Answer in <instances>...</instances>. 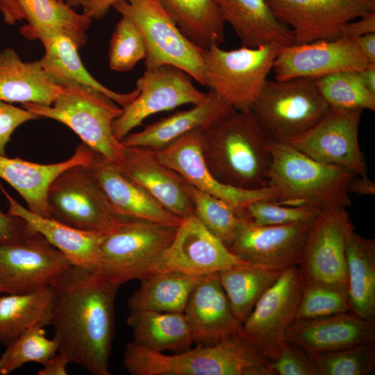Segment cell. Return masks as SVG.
Returning <instances> with one entry per match:
<instances>
[{"mask_svg":"<svg viewBox=\"0 0 375 375\" xmlns=\"http://www.w3.org/2000/svg\"><path fill=\"white\" fill-rule=\"evenodd\" d=\"M51 325L59 352L92 375H110L115 301L119 285L70 265L53 283Z\"/></svg>","mask_w":375,"mask_h":375,"instance_id":"6da1fadb","label":"cell"},{"mask_svg":"<svg viewBox=\"0 0 375 375\" xmlns=\"http://www.w3.org/2000/svg\"><path fill=\"white\" fill-rule=\"evenodd\" d=\"M202 153L208 169L222 183L246 190L268 186L270 142L250 111L231 108L203 129Z\"/></svg>","mask_w":375,"mask_h":375,"instance_id":"7a4b0ae2","label":"cell"},{"mask_svg":"<svg viewBox=\"0 0 375 375\" xmlns=\"http://www.w3.org/2000/svg\"><path fill=\"white\" fill-rule=\"evenodd\" d=\"M123 364L131 375H274L271 360L240 334L173 355L128 342Z\"/></svg>","mask_w":375,"mask_h":375,"instance_id":"3957f363","label":"cell"},{"mask_svg":"<svg viewBox=\"0 0 375 375\" xmlns=\"http://www.w3.org/2000/svg\"><path fill=\"white\" fill-rule=\"evenodd\" d=\"M268 185L278 193L276 203L308 206L319 211L351 205L349 185L352 172L317 161L288 143H271Z\"/></svg>","mask_w":375,"mask_h":375,"instance_id":"277c9868","label":"cell"},{"mask_svg":"<svg viewBox=\"0 0 375 375\" xmlns=\"http://www.w3.org/2000/svg\"><path fill=\"white\" fill-rule=\"evenodd\" d=\"M51 106L24 103L22 107L40 118L58 121L72 129L88 147L117 164L125 147L114 135L112 124L122 112L112 99L90 87L67 83Z\"/></svg>","mask_w":375,"mask_h":375,"instance_id":"5b68a950","label":"cell"},{"mask_svg":"<svg viewBox=\"0 0 375 375\" xmlns=\"http://www.w3.org/2000/svg\"><path fill=\"white\" fill-rule=\"evenodd\" d=\"M177 226L122 218L105 234L95 272L119 285L153 272Z\"/></svg>","mask_w":375,"mask_h":375,"instance_id":"8992f818","label":"cell"},{"mask_svg":"<svg viewBox=\"0 0 375 375\" xmlns=\"http://www.w3.org/2000/svg\"><path fill=\"white\" fill-rule=\"evenodd\" d=\"M315 79L267 80L250 112L271 143H288L314 126L326 112Z\"/></svg>","mask_w":375,"mask_h":375,"instance_id":"52a82bcc","label":"cell"},{"mask_svg":"<svg viewBox=\"0 0 375 375\" xmlns=\"http://www.w3.org/2000/svg\"><path fill=\"white\" fill-rule=\"evenodd\" d=\"M280 47L265 44L224 50L212 44L205 51V86L231 108L250 111L272 70Z\"/></svg>","mask_w":375,"mask_h":375,"instance_id":"ba28073f","label":"cell"},{"mask_svg":"<svg viewBox=\"0 0 375 375\" xmlns=\"http://www.w3.org/2000/svg\"><path fill=\"white\" fill-rule=\"evenodd\" d=\"M112 8L140 31L147 49L146 69L174 66L205 86L206 50L182 33L157 0H125Z\"/></svg>","mask_w":375,"mask_h":375,"instance_id":"9c48e42d","label":"cell"},{"mask_svg":"<svg viewBox=\"0 0 375 375\" xmlns=\"http://www.w3.org/2000/svg\"><path fill=\"white\" fill-rule=\"evenodd\" d=\"M50 217L72 228L106 234L119 223L89 165H76L60 173L47 193Z\"/></svg>","mask_w":375,"mask_h":375,"instance_id":"30bf717a","label":"cell"},{"mask_svg":"<svg viewBox=\"0 0 375 375\" xmlns=\"http://www.w3.org/2000/svg\"><path fill=\"white\" fill-rule=\"evenodd\" d=\"M304 283L299 265L283 269L242 324L240 335L271 361L278 354L285 331L295 319Z\"/></svg>","mask_w":375,"mask_h":375,"instance_id":"8fae6325","label":"cell"},{"mask_svg":"<svg viewBox=\"0 0 375 375\" xmlns=\"http://www.w3.org/2000/svg\"><path fill=\"white\" fill-rule=\"evenodd\" d=\"M138 94L114 121L113 133L122 141L152 115L173 110L185 104H197L208 92L198 90L192 77L171 65L146 69L136 82Z\"/></svg>","mask_w":375,"mask_h":375,"instance_id":"7c38bea8","label":"cell"},{"mask_svg":"<svg viewBox=\"0 0 375 375\" xmlns=\"http://www.w3.org/2000/svg\"><path fill=\"white\" fill-rule=\"evenodd\" d=\"M362 111L330 107L314 126L288 143L317 161L367 175L358 142Z\"/></svg>","mask_w":375,"mask_h":375,"instance_id":"4fadbf2b","label":"cell"},{"mask_svg":"<svg viewBox=\"0 0 375 375\" xmlns=\"http://www.w3.org/2000/svg\"><path fill=\"white\" fill-rule=\"evenodd\" d=\"M72 263L40 233L0 244V294H24L54 281Z\"/></svg>","mask_w":375,"mask_h":375,"instance_id":"5bb4252c","label":"cell"},{"mask_svg":"<svg viewBox=\"0 0 375 375\" xmlns=\"http://www.w3.org/2000/svg\"><path fill=\"white\" fill-rule=\"evenodd\" d=\"M277 19L287 26L296 44L333 40L347 23L375 9L365 0H266Z\"/></svg>","mask_w":375,"mask_h":375,"instance_id":"9a60e30c","label":"cell"},{"mask_svg":"<svg viewBox=\"0 0 375 375\" xmlns=\"http://www.w3.org/2000/svg\"><path fill=\"white\" fill-rule=\"evenodd\" d=\"M244 263L192 212L181 218L153 272L175 271L201 277Z\"/></svg>","mask_w":375,"mask_h":375,"instance_id":"2e32d148","label":"cell"},{"mask_svg":"<svg viewBox=\"0 0 375 375\" xmlns=\"http://www.w3.org/2000/svg\"><path fill=\"white\" fill-rule=\"evenodd\" d=\"M203 129L190 131L159 151V160L180 174L188 183L235 207L239 212L256 200L276 202V190L268 185L257 190L233 187L219 181L208 169L202 153Z\"/></svg>","mask_w":375,"mask_h":375,"instance_id":"e0dca14e","label":"cell"},{"mask_svg":"<svg viewBox=\"0 0 375 375\" xmlns=\"http://www.w3.org/2000/svg\"><path fill=\"white\" fill-rule=\"evenodd\" d=\"M313 220L262 226L244 221L227 247L250 265L277 270L299 265Z\"/></svg>","mask_w":375,"mask_h":375,"instance_id":"ac0fdd59","label":"cell"},{"mask_svg":"<svg viewBox=\"0 0 375 375\" xmlns=\"http://www.w3.org/2000/svg\"><path fill=\"white\" fill-rule=\"evenodd\" d=\"M351 224L345 208L323 210L315 218L299 265L306 281L347 290L345 236Z\"/></svg>","mask_w":375,"mask_h":375,"instance_id":"d6986e66","label":"cell"},{"mask_svg":"<svg viewBox=\"0 0 375 375\" xmlns=\"http://www.w3.org/2000/svg\"><path fill=\"white\" fill-rule=\"evenodd\" d=\"M368 64L354 40L342 36L280 47L272 70L278 81L317 79L338 72H359Z\"/></svg>","mask_w":375,"mask_h":375,"instance_id":"ffe728a7","label":"cell"},{"mask_svg":"<svg viewBox=\"0 0 375 375\" xmlns=\"http://www.w3.org/2000/svg\"><path fill=\"white\" fill-rule=\"evenodd\" d=\"M285 340L294 343L309 355L333 351L355 345L375 343V321L351 311L321 317L294 319Z\"/></svg>","mask_w":375,"mask_h":375,"instance_id":"44dd1931","label":"cell"},{"mask_svg":"<svg viewBox=\"0 0 375 375\" xmlns=\"http://www.w3.org/2000/svg\"><path fill=\"white\" fill-rule=\"evenodd\" d=\"M193 342L211 345L240 334L242 323L234 315L218 273L201 276L183 312Z\"/></svg>","mask_w":375,"mask_h":375,"instance_id":"7402d4cb","label":"cell"},{"mask_svg":"<svg viewBox=\"0 0 375 375\" xmlns=\"http://www.w3.org/2000/svg\"><path fill=\"white\" fill-rule=\"evenodd\" d=\"M89 167L118 217L179 224L181 218L167 210L142 186L127 177L115 162L94 151Z\"/></svg>","mask_w":375,"mask_h":375,"instance_id":"603a6c76","label":"cell"},{"mask_svg":"<svg viewBox=\"0 0 375 375\" xmlns=\"http://www.w3.org/2000/svg\"><path fill=\"white\" fill-rule=\"evenodd\" d=\"M117 165L122 173L142 186L171 213L183 218L194 212L184 188L185 179L164 165L155 151L125 147L123 160Z\"/></svg>","mask_w":375,"mask_h":375,"instance_id":"cb8c5ba5","label":"cell"},{"mask_svg":"<svg viewBox=\"0 0 375 375\" xmlns=\"http://www.w3.org/2000/svg\"><path fill=\"white\" fill-rule=\"evenodd\" d=\"M21 34L28 40H39L44 54L39 60L41 65L59 85L78 84L95 89L124 108L138 95L136 89L127 93L113 91L101 84L88 71L79 55L78 48L66 34L56 30H29L20 28Z\"/></svg>","mask_w":375,"mask_h":375,"instance_id":"d4e9b609","label":"cell"},{"mask_svg":"<svg viewBox=\"0 0 375 375\" xmlns=\"http://www.w3.org/2000/svg\"><path fill=\"white\" fill-rule=\"evenodd\" d=\"M94 153V150L82 142L69 159L52 164L35 163L19 158H10L0 155V178L21 195L30 211L50 217L47 193L52 182L70 167L89 165Z\"/></svg>","mask_w":375,"mask_h":375,"instance_id":"484cf974","label":"cell"},{"mask_svg":"<svg viewBox=\"0 0 375 375\" xmlns=\"http://www.w3.org/2000/svg\"><path fill=\"white\" fill-rule=\"evenodd\" d=\"M0 13L9 26L24 20L26 24L23 27L26 29L62 32L78 49L87 42L86 32L92 20L60 0H0Z\"/></svg>","mask_w":375,"mask_h":375,"instance_id":"4316f807","label":"cell"},{"mask_svg":"<svg viewBox=\"0 0 375 375\" xmlns=\"http://www.w3.org/2000/svg\"><path fill=\"white\" fill-rule=\"evenodd\" d=\"M8 213L19 217L58 249L73 265L94 269L105 233L78 230L51 217L37 215L18 203L0 183Z\"/></svg>","mask_w":375,"mask_h":375,"instance_id":"83f0119b","label":"cell"},{"mask_svg":"<svg viewBox=\"0 0 375 375\" xmlns=\"http://www.w3.org/2000/svg\"><path fill=\"white\" fill-rule=\"evenodd\" d=\"M62 92L39 60L24 61L15 50L0 51V100L51 106Z\"/></svg>","mask_w":375,"mask_h":375,"instance_id":"f1b7e54d","label":"cell"},{"mask_svg":"<svg viewBox=\"0 0 375 375\" xmlns=\"http://www.w3.org/2000/svg\"><path fill=\"white\" fill-rule=\"evenodd\" d=\"M215 1L224 23L233 28L242 46L294 44L290 28L277 19L266 0Z\"/></svg>","mask_w":375,"mask_h":375,"instance_id":"f546056e","label":"cell"},{"mask_svg":"<svg viewBox=\"0 0 375 375\" xmlns=\"http://www.w3.org/2000/svg\"><path fill=\"white\" fill-rule=\"evenodd\" d=\"M231 108L211 91L206 99L188 110L179 111L131 133L121 142L125 147L159 151L185 133L206 128Z\"/></svg>","mask_w":375,"mask_h":375,"instance_id":"4dcf8cb0","label":"cell"},{"mask_svg":"<svg viewBox=\"0 0 375 375\" xmlns=\"http://www.w3.org/2000/svg\"><path fill=\"white\" fill-rule=\"evenodd\" d=\"M347 293L352 312L375 321V240L349 226L345 236Z\"/></svg>","mask_w":375,"mask_h":375,"instance_id":"1f68e13d","label":"cell"},{"mask_svg":"<svg viewBox=\"0 0 375 375\" xmlns=\"http://www.w3.org/2000/svg\"><path fill=\"white\" fill-rule=\"evenodd\" d=\"M126 324L137 344L158 352L189 349L194 343L183 312L151 310L129 311Z\"/></svg>","mask_w":375,"mask_h":375,"instance_id":"d6a6232c","label":"cell"},{"mask_svg":"<svg viewBox=\"0 0 375 375\" xmlns=\"http://www.w3.org/2000/svg\"><path fill=\"white\" fill-rule=\"evenodd\" d=\"M53 303L51 285L0 295V344L6 347L31 327L51 325Z\"/></svg>","mask_w":375,"mask_h":375,"instance_id":"836d02e7","label":"cell"},{"mask_svg":"<svg viewBox=\"0 0 375 375\" xmlns=\"http://www.w3.org/2000/svg\"><path fill=\"white\" fill-rule=\"evenodd\" d=\"M201 277L175 271L151 272L142 278L139 288L127 301L129 311L183 312Z\"/></svg>","mask_w":375,"mask_h":375,"instance_id":"e575fe53","label":"cell"},{"mask_svg":"<svg viewBox=\"0 0 375 375\" xmlns=\"http://www.w3.org/2000/svg\"><path fill=\"white\" fill-rule=\"evenodd\" d=\"M182 33L200 48L224 42V22L215 0H157Z\"/></svg>","mask_w":375,"mask_h":375,"instance_id":"d590c367","label":"cell"},{"mask_svg":"<svg viewBox=\"0 0 375 375\" xmlns=\"http://www.w3.org/2000/svg\"><path fill=\"white\" fill-rule=\"evenodd\" d=\"M281 271L244 263L218 273L232 311L242 324Z\"/></svg>","mask_w":375,"mask_h":375,"instance_id":"8d00e7d4","label":"cell"},{"mask_svg":"<svg viewBox=\"0 0 375 375\" xmlns=\"http://www.w3.org/2000/svg\"><path fill=\"white\" fill-rule=\"evenodd\" d=\"M184 188L199 220L227 247L244 220L230 203L202 192L185 180Z\"/></svg>","mask_w":375,"mask_h":375,"instance_id":"74e56055","label":"cell"},{"mask_svg":"<svg viewBox=\"0 0 375 375\" xmlns=\"http://www.w3.org/2000/svg\"><path fill=\"white\" fill-rule=\"evenodd\" d=\"M315 81L329 107L375 110V94L364 86L358 72H338L315 79Z\"/></svg>","mask_w":375,"mask_h":375,"instance_id":"f35d334b","label":"cell"},{"mask_svg":"<svg viewBox=\"0 0 375 375\" xmlns=\"http://www.w3.org/2000/svg\"><path fill=\"white\" fill-rule=\"evenodd\" d=\"M58 351L42 326H32L6 347L0 357V375H8L28 362L44 364Z\"/></svg>","mask_w":375,"mask_h":375,"instance_id":"ab89813d","label":"cell"},{"mask_svg":"<svg viewBox=\"0 0 375 375\" xmlns=\"http://www.w3.org/2000/svg\"><path fill=\"white\" fill-rule=\"evenodd\" d=\"M310 356L319 375H369L375 367V343Z\"/></svg>","mask_w":375,"mask_h":375,"instance_id":"60d3db41","label":"cell"},{"mask_svg":"<svg viewBox=\"0 0 375 375\" xmlns=\"http://www.w3.org/2000/svg\"><path fill=\"white\" fill-rule=\"evenodd\" d=\"M351 311L346 289L306 281L295 319L321 317Z\"/></svg>","mask_w":375,"mask_h":375,"instance_id":"b9f144b4","label":"cell"},{"mask_svg":"<svg viewBox=\"0 0 375 375\" xmlns=\"http://www.w3.org/2000/svg\"><path fill=\"white\" fill-rule=\"evenodd\" d=\"M146 56V45L140 31L131 20L122 17L110 41V68L116 72L130 71Z\"/></svg>","mask_w":375,"mask_h":375,"instance_id":"7bdbcfd3","label":"cell"},{"mask_svg":"<svg viewBox=\"0 0 375 375\" xmlns=\"http://www.w3.org/2000/svg\"><path fill=\"white\" fill-rule=\"evenodd\" d=\"M308 206H290L267 200H256L240 211V217L253 226H276L313 220L320 212Z\"/></svg>","mask_w":375,"mask_h":375,"instance_id":"ee69618b","label":"cell"},{"mask_svg":"<svg viewBox=\"0 0 375 375\" xmlns=\"http://www.w3.org/2000/svg\"><path fill=\"white\" fill-rule=\"evenodd\" d=\"M274 375H319L311 356L294 343L285 340L271 361Z\"/></svg>","mask_w":375,"mask_h":375,"instance_id":"f6af8a7d","label":"cell"},{"mask_svg":"<svg viewBox=\"0 0 375 375\" xmlns=\"http://www.w3.org/2000/svg\"><path fill=\"white\" fill-rule=\"evenodd\" d=\"M40 117L33 112L0 100V155L6 156L5 147L15 130L28 121Z\"/></svg>","mask_w":375,"mask_h":375,"instance_id":"bcb514c9","label":"cell"},{"mask_svg":"<svg viewBox=\"0 0 375 375\" xmlns=\"http://www.w3.org/2000/svg\"><path fill=\"white\" fill-rule=\"evenodd\" d=\"M36 233L21 217L5 214L0 209V244L18 242Z\"/></svg>","mask_w":375,"mask_h":375,"instance_id":"7dc6e473","label":"cell"},{"mask_svg":"<svg viewBox=\"0 0 375 375\" xmlns=\"http://www.w3.org/2000/svg\"><path fill=\"white\" fill-rule=\"evenodd\" d=\"M358 19L347 24L342 36L354 39L375 33V12H370Z\"/></svg>","mask_w":375,"mask_h":375,"instance_id":"c3c4849f","label":"cell"},{"mask_svg":"<svg viewBox=\"0 0 375 375\" xmlns=\"http://www.w3.org/2000/svg\"><path fill=\"white\" fill-rule=\"evenodd\" d=\"M125 0H85L81 5L83 12L92 19H99L104 17L113 5Z\"/></svg>","mask_w":375,"mask_h":375,"instance_id":"681fc988","label":"cell"},{"mask_svg":"<svg viewBox=\"0 0 375 375\" xmlns=\"http://www.w3.org/2000/svg\"><path fill=\"white\" fill-rule=\"evenodd\" d=\"M70 363L67 356L58 351L44 364L38 372V375H66L67 365Z\"/></svg>","mask_w":375,"mask_h":375,"instance_id":"f907efd6","label":"cell"},{"mask_svg":"<svg viewBox=\"0 0 375 375\" xmlns=\"http://www.w3.org/2000/svg\"><path fill=\"white\" fill-rule=\"evenodd\" d=\"M349 192L362 196L375 194V184L367 175H356L349 185Z\"/></svg>","mask_w":375,"mask_h":375,"instance_id":"816d5d0a","label":"cell"},{"mask_svg":"<svg viewBox=\"0 0 375 375\" xmlns=\"http://www.w3.org/2000/svg\"><path fill=\"white\" fill-rule=\"evenodd\" d=\"M353 40L367 62L375 64V33L366 34Z\"/></svg>","mask_w":375,"mask_h":375,"instance_id":"f5cc1de1","label":"cell"},{"mask_svg":"<svg viewBox=\"0 0 375 375\" xmlns=\"http://www.w3.org/2000/svg\"><path fill=\"white\" fill-rule=\"evenodd\" d=\"M358 73L364 86L375 94V64H368Z\"/></svg>","mask_w":375,"mask_h":375,"instance_id":"db71d44e","label":"cell"},{"mask_svg":"<svg viewBox=\"0 0 375 375\" xmlns=\"http://www.w3.org/2000/svg\"><path fill=\"white\" fill-rule=\"evenodd\" d=\"M72 8L81 7L85 0H64Z\"/></svg>","mask_w":375,"mask_h":375,"instance_id":"11a10c76","label":"cell"},{"mask_svg":"<svg viewBox=\"0 0 375 375\" xmlns=\"http://www.w3.org/2000/svg\"><path fill=\"white\" fill-rule=\"evenodd\" d=\"M372 7L375 9V0H365Z\"/></svg>","mask_w":375,"mask_h":375,"instance_id":"9f6ffc18","label":"cell"},{"mask_svg":"<svg viewBox=\"0 0 375 375\" xmlns=\"http://www.w3.org/2000/svg\"><path fill=\"white\" fill-rule=\"evenodd\" d=\"M60 1H64V0H60Z\"/></svg>","mask_w":375,"mask_h":375,"instance_id":"6f0895ef","label":"cell"},{"mask_svg":"<svg viewBox=\"0 0 375 375\" xmlns=\"http://www.w3.org/2000/svg\"></svg>","mask_w":375,"mask_h":375,"instance_id":"680465c9","label":"cell"}]
</instances>
